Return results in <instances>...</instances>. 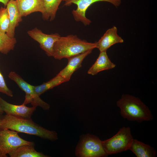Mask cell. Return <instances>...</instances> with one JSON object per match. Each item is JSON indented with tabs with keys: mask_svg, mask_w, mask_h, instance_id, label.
<instances>
[{
	"mask_svg": "<svg viewBox=\"0 0 157 157\" xmlns=\"http://www.w3.org/2000/svg\"><path fill=\"white\" fill-rule=\"evenodd\" d=\"M8 129L19 133L35 135L51 141L58 139L55 131L48 130L34 122L31 118H27L6 115H3L0 130Z\"/></svg>",
	"mask_w": 157,
	"mask_h": 157,
	"instance_id": "obj_1",
	"label": "cell"
},
{
	"mask_svg": "<svg viewBox=\"0 0 157 157\" xmlns=\"http://www.w3.org/2000/svg\"><path fill=\"white\" fill-rule=\"evenodd\" d=\"M95 48H96V42H88L76 35L60 36L54 44L52 56L56 59L60 60L88 50H92Z\"/></svg>",
	"mask_w": 157,
	"mask_h": 157,
	"instance_id": "obj_2",
	"label": "cell"
},
{
	"mask_svg": "<svg viewBox=\"0 0 157 157\" xmlns=\"http://www.w3.org/2000/svg\"><path fill=\"white\" fill-rule=\"evenodd\" d=\"M116 104L120 108L121 116L128 120L140 123L154 119L148 107L137 97L123 94Z\"/></svg>",
	"mask_w": 157,
	"mask_h": 157,
	"instance_id": "obj_3",
	"label": "cell"
},
{
	"mask_svg": "<svg viewBox=\"0 0 157 157\" xmlns=\"http://www.w3.org/2000/svg\"><path fill=\"white\" fill-rule=\"evenodd\" d=\"M102 140L90 134L83 135L76 148L75 156L78 157H104L108 155L103 147Z\"/></svg>",
	"mask_w": 157,
	"mask_h": 157,
	"instance_id": "obj_4",
	"label": "cell"
},
{
	"mask_svg": "<svg viewBox=\"0 0 157 157\" xmlns=\"http://www.w3.org/2000/svg\"><path fill=\"white\" fill-rule=\"evenodd\" d=\"M133 138L130 128L123 127L111 138L102 141L104 149L108 155L129 150Z\"/></svg>",
	"mask_w": 157,
	"mask_h": 157,
	"instance_id": "obj_5",
	"label": "cell"
},
{
	"mask_svg": "<svg viewBox=\"0 0 157 157\" xmlns=\"http://www.w3.org/2000/svg\"><path fill=\"white\" fill-rule=\"evenodd\" d=\"M8 77L25 93V99L22 104H23L26 105L31 103L33 106L36 107L39 106L44 110L49 109L50 105L42 100L35 92L34 85L29 84L14 72H10L8 74Z\"/></svg>",
	"mask_w": 157,
	"mask_h": 157,
	"instance_id": "obj_6",
	"label": "cell"
},
{
	"mask_svg": "<svg viewBox=\"0 0 157 157\" xmlns=\"http://www.w3.org/2000/svg\"><path fill=\"white\" fill-rule=\"evenodd\" d=\"M18 133L8 129L0 130V157H7V154L21 146L34 144L21 138Z\"/></svg>",
	"mask_w": 157,
	"mask_h": 157,
	"instance_id": "obj_7",
	"label": "cell"
},
{
	"mask_svg": "<svg viewBox=\"0 0 157 157\" xmlns=\"http://www.w3.org/2000/svg\"><path fill=\"white\" fill-rule=\"evenodd\" d=\"M65 1L64 6H69L72 4L76 5L77 8L73 10L72 14L74 20L81 22L85 26L90 25L91 20L86 16V11L88 8L92 4L99 1L110 3L116 8L119 7L121 3V0H63Z\"/></svg>",
	"mask_w": 157,
	"mask_h": 157,
	"instance_id": "obj_8",
	"label": "cell"
},
{
	"mask_svg": "<svg viewBox=\"0 0 157 157\" xmlns=\"http://www.w3.org/2000/svg\"><path fill=\"white\" fill-rule=\"evenodd\" d=\"M28 35L40 44V48L49 56H52L53 47L54 43L60 37L58 33L46 34L37 27L27 32Z\"/></svg>",
	"mask_w": 157,
	"mask_h": 157,
	"instance_id": "obj_9",
	"label": "cell"
},
{
	"mask_svg": "<svg viewBox=\"0 0 157 157\" xmlns=\"http://www.w3.org/2000/svg\"><path fill=\"white\" fill-rule=\"evenodd\" d=\"M0 106L6 115L27 118H31L36 109V107H28L23 104L18 105L9 103L0 97Z\"/></svg>",
	"mask_w": 157,
	"mask_h": 157,
	"instance_id": "obj_10",
	"label": "cell"
},
{
	"mask_svg": "<svg viewBox=\"0 0 157 157\" xmlns=\"http://www.w3.org/2000/svg\"><path fill=\"white\" fill-rule=\"evenodd\" d=\"M92 51V50H88L68 58L67 64L58 74L63 78L67 82L69 81L73 73L81 67L84 59Z\"/></svg>",
	"mask_w": 157,
	"mask_h": 157,
	"instance_id": "obj_11",
	"label": "cell"
},
{
	"mask_svg": "<svg viewBox=\"0 0 157 157\" xmlns=\"http://www.w3.org/2000/svg\"><path fill=\"white\" fill-rule=\"evenodd\" d=\"M124 42L122 38L117 34L116 27L113 26L108 29L99 41L96 42V48L100 52L106 51L113 45Z\"/></svg>",
	"mask_w": 157,
	"mask_h": 157,
	"instance_id": "obj_12",
	"label": "cell"
},
{
	"mask_svg": "<svg viewBox=\"0 0 157 157\" xmlns=\"http://www.w3.org/2000/svg\"><path fill=\"white\" fill-rule=\"evenodd\" d=\"M10 21L9 28L6 34L9 37H14L15 30L19 23L22 21L16 0H10L6 5Z\"/></svg>",
	"mask_w": 157,
	"mask_h": 157,
	"instance_id": "obj_13",
	"label": "cell"
},
{
	"mask_svg": "<svg viewBox=\"0 0 157 157\" xmlns=\"http://www.w3.org/2000/svg\"><path fill=\"white\" fill-rule=\"evenodd\" d=\"M20 15L27 16L39 12L43 13L44 10V0H16Z\"/></svg>",
	"mask_w": 157,
	"mask_h": 157,
	"instance_id": "obj_14",
	"label": "cell"
},
{
	"mask_svg": "<svg viewBox=\"0 0 157 157\" xmlns=\"http://www.w3.org/2000/svg\"><path fill=\"white\" fill-rule=\"evenodd\" d=\"M115 66V64L109 58L106 51L101 52L94 63L88 71V73L94 75L101 71L113 69Z\"/></svg>",
	"mask_w": 157,
	"mask_h": 157,
	"instance_id": "obj_15",
	"label": "cell"
},
{
	"mask_svg": "<svg viewBox=\"0 0 157 157\" xmlns=\"http://www.w3.org/2000/svg\"><path fill=\"white\" fill-rule=\"evenodd\" d=\"M129 150L137 157H155L157 152L153 147L136 139H133Z\"/></svg>",
	"mask_w": 157,
	"mask_h": 157,
	"instance_id": "obj_16",
	"label": "cell"
},
{
	"mask_svg": "<svg viewBox=\"0 0 157 157\" xmlns=\"http://www.w3.org/2000/svg\"><path fill=\"white\" fill-rule=\"evenodd\" d=\"M10 157H49L42 152L37 151L34 144L21 146L9 154Z\"/></svg>",
	"mask_w": 157,
	"mask_h": 157,
	"instance_id": "obj_17",
	"label": "cell"
},
{
	"mask_svg": "<svg viewBox=\"0 0 157 157\" xmlns=\"http://www.w3.org/2000/svg\"><path fill=\"white\" fill-rule=\"evenodd\" d=\"M63 0H44V10L42 13L44 20L51 21L55 19L59 5Z\"/></svg>",
	"mask_w": 157,
	"mask_h": 157,
	"instance_id": "obj_18",
	"label": "cell"
},
{
	"mask_svg": "<svg viewBox=\"0 0 157 157\" xmlns=\"http://www.w3.org/2000/svg\"><path fill=\"white\" fill-rule=\"evenodd\" d=\"M66 82L63 78L57 74L48 82L43 83L40 85L34 86V90L35 93L40 96L47 90Z\"/></svg>",
	"mask_w": 157,
	"mask_h": 157,
	"instance_id": "obj_19",
	"label": "cell"
},
{
	"mask_svg": "<svg viewBox=\"0 0 157 157\" xmlns=\"http://www.w3.org/2000/svg\"><path fill=\"white\" fill-rule=\"evenodd\" d=\"M16 42L15 37H10L6 33L0 32V52L6 55L13 50Z\"/></svg>",
	"mask_w": 157,
	"mask_h": 157,
	"instance_id": "obj_20",
	"label": "cell"
},
{
	"mask_svg": "<svg viewBox=\"0 0 157 157\" xmlns=\"http://www.w3.org/2000/svg\"><path fill=\"white\" fill-rule=\"evenodd\" d=\"M10 24L8 14L6 8L1 7L0 8V32L6 33Z\"/></svg>",
	"mask_w": 157,
	"mask_h": 157,
	"instance_id": "obj_21",
	"label": "cell"
},
{
	"mask_svg": "<svg viewBox=\"0 0 157 157\" xmlns=\"http://www.w3.org/2000/svg\"><path fill=\"white\" fill-rule=\"evenodd\" d=\"M0 92L4 94L7 96L13 97V92L8 88L5 81L4 78L0 71Z\"/></svg>",
	"mask_w": 157,
	"mask_h": 157,
	"instance_id": "obj_22",
	"label": "cell"
},
{
	"mask_svg": "<svg viewBox=\"0 0 157 157\" xmlns=\"http://www.w3.org/2000/svg\"><path fill=\"white\" fill-rule=\"evenodd\" d=\"M10 0H0V2L3 3L4 6H6Z\"/></svg>",
	"mask_w": 157,
	"mask_h": 157,
	"instance_id": "obj_23",
	"label": "cell"
},
{
	"mask_svg": "<svg viewBox=\"0 0 157 157\" xmlns=\"http://www.w3.org/2000/svg\"><path fill=\"white\" fill-rule=\"evenodd\" d=\"M4 112L0 106V115H3Z\"/></svg>",
	"mask_w": 157,
	"mask_h": 157,
	"instance_id": "obj_24",
	"label": "cell"
},
{
	"mask_svg": "<svg viewBox=\"0 0 157 157\" xmlns=\"http://www.w3.org/2000/svg\"><path fill=\"white\" fill-rule=\"evenodd\" d=\"M3 116V115H0V125Z\"/></svg>",
	"mask_w": 157,
	"mask_h": 157,
	"instance_id": "obj_25",
	"label": "cell"
}]
</instances>
